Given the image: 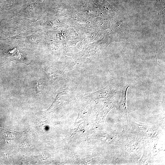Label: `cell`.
I'll return each mask as SVG.
<instances>
[{
    "instance_id": "1",
    "label": "cell",
    "mask_w": 165,
    "mask_h": 165,
    "mask_svg": "<svg viewBox=\"0 0 165 165\" xmlns=\"http://www.w3.org/2000/svg\"><path fill=\"white\" fill-rule=\"evenodd\" d=\"M131 84L129 83H126L124 84L123 88L122 89L121 99L119 103V108L123 112L126 111V107L125 105L126 96V92L127 88L131 86Z\"/></svg>"
},
{
    "instance_id": "2",
    "label": "cell",
    "mask_w": 165,
    "mask_h": 165,
    "mask_svg": "<svg viewBox=\"0 0 165 165\" xmlns=\"http://www.w3.org/2000/svg\"></svg>"
}]
</instances>
